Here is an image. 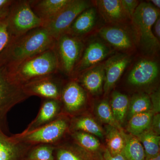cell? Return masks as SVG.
<instances>
[{
    "label": "cell",
    "instance_id": "ac0fdd59",
    "mask_svg": "<svg viewBox=\"0 0 160 160\" xmlns=\"http://www.w3.org/2000/svg\"><path fill=\"white\" fill-rule=\"evenodd\" d=\"M95 3L101 16L110 25H120L130 20L123 9L121 0H98Z\"/></svg>",
    "mask_w": 160,
    "mask_h": 160
},
{
    "label": "cell",
    "instance_id": "d6986e66",
    "mask_svg": "<svg viewBox=\"0 0 160 160\" xmlns=\"http://www.w3.org/2000/svg\"><path fill=\"white\" fill-rule=\"evenodd\" d=\"M96 7H89L83 11L75 19L66 33L81 38L94 28L98 19Z\"/></svg>",
    "mask_w": 160,
    "mask_h": 160
},
{
    "label": "cell",
    "instance_id": "f35d334b",
    "mask_svg": "<svg viewBox=\"0 0 160 160\" xmlns=\"http://www.w3.org/2000/svg\"><path fill=\"white\" fill-rule=\"evenodd\" d=\"M150 3L155 8L159 9L160 8V0H151L149 1Z\"/></svg>",
    "mask_w": 160,
    "mask_h": 160
},
{
    "label": "cell",
    "instance_id": "ffe728a7",
    "mask_svg": "<svg viewBox=\"0 0 160 160\" xmlns=\"http://www.w3.org/2000/svg\"><path fill=\"white\" fill-rule=\"evenodd\" d=\"M70 0H30L32 11L43 24L54 18Z\"/></svg>",
    "mask_w": 160,
    "mask_h": 160
},
{
    "label": "cell",
    "instance_id": "d6a6232c",
    "mask_svg": "<svg viewBox=\"0 0 160 160\" xmlns=\"http://www.w3.org/2000/svg\"><path fill=\"white\" fill-rule=\"evenodd\" d=\"M122 6L128 17L131 20L135 12L140 4L137 0H121Z\"/></svg>",
    "mask_w": 160,
    "mask_h": 160
},
{
    "label": "cell",
    "instance_id": "ba28073f",
    "mask_svg": "<svg viewBox=\"0 0 160 160\" xmlns=\"http://www.w3.org/2000/svg\"><path fill=\"white\" fill-rule=\"evenodd\" d=\"M91 6L90 1L70 0L54 18L44 23L42 27L56 40L66 33L80 13Z\"/></svg>",
    "mask_w": 160,
    "mask_h": 160
},
{
    "label": "cell",
    "instance_id": "4dcf8cb0",
    "mask_svg": "<svg viewBox=\"0 0 160 160\" xmlns=\"http://www.w3.org/2000/svg\"><path fill=\"white\" fill-rule=\"evenodd\" d=\"M96 113L98 118L103 123L123 130L122 126L115 119L110 105L106 100H103L98 103L96 107Z\"/></svg>",
    "mask_w": 160,
    "mask_h": 160
},
{
    "label": "cell",
    "instance_id": "1f68e13d",
    "mask_svg": "<svg viewBox=\"0 0 160 160\" xmlns=\"http://www.w3.org/2000/svg\"><path fill=\"white\" fill-rule=\"evenodd\" d=\"M11 39L6 16L0 18V54Z\"/></svg>",
    "mask_w": 160,
    "mask_h": 160
},
{
    "label": "cell",
    "instance_id": "44dd1931",
    "mask_svg": "<svg viewBox=\"0 0 160 160\" xmlns=\"http://www.w3.org/2000/svg\"><path fill=\"white\" fill-rule=\"evenodd\" d=\"M54 160H92L91 155L72 141L55 146Z\"/></svg>",
    "mask_w": 160,
    "mask_h": 160
},
{
    "label": "cell",
    "instance_id": "7c38bea8",
    "mask_svg": "<svg viewBox=\"0 0 160 160\" xmlns=\"http://www.w3.org/2000/svg\"><path fill=\"white\" fill-rule=\"evenodd\" d=\"M56 74L37 79L23 85L29 97H39L43 99L59 100L64 86Z\"/></svg>",
    "mask_w": 160,
    "mask_h": 160
},
{
    "label": "cell",
    "instance_id": "6da1fadb",
    "mask_svg": "<svg viewBox=\"0 0 160 160\" xmlns=\"http://www.w3.org/2000/svg\"><path fill=\"white\" fill-rule=\"evenodd\" d=\"M55 41L43 27L12 38L0 54V66L10 68L29 58L53 49Z\"/></svg>",
    "mask_w": 160,
    "mask_h": 160
},
{
    "label": "cell",
    "instance_id": "f546056e",
    "mask_svg": "<svg viewBox=\"0 0 160 160\" xmlns=\"http://www.w3.org/2000/svg\"><path fill=\"white\" fill-rule=\"evenodd\" d=\"M55 146L41 144L32 146L24 160H54Z\"/></svg>",
    "mask_w": 160,
    "mask_h": 160
},
{
    "label": "cell",
    "instance_id": "83f0119b",
    "mask_svg": "<svg viewBox=\"0 0 160 160\" xmlns=\"http://www.w3.org/2000/svg\"><path fill=\"white\" fill-rule=\"evenodd\" d=\"M69 135L73 142L91 155L101 148L99 140L93 135L80 131L72 132Z\"/></svg>",
    "mask_w": 160,
    "mask_h": 160
},
{
    "label": "cell",
    "instance_id": "8d00e7d4",
    "mask_svg": "<svg viewBox=\"0 0 160 160\" xmlns=\"http://www.w3.org/2000/svg\"><path fill=\"white\" fill-rule=\"evenodd\" d=\"M155 36L159 41L160 38V19L158 18L153 26L152 29Z\"/></svg>",
    "mask_w": 160,
    "mask_h": 160
},
{
    "label": "cell",
    "instance_id": "9a60e30c",
    "mask_svg": "<svg viewBox=\"0 0 160 160\" xmlns=\"http://www.w3.org/2000/svg\"><path fill=\"white\" fill-rule=\"evenodd\" d=\"M0 124V160H24L32 145L8 136Z\"/></svg>",
    "mask_w": 160,
    "mask_h": 160
},
{
    "label": "cell",
    "instance_id": "d4e9b609",
    "mask_svg": "<svg viewBox=\"0 0 160 160\" xmlns=\"http://www.w3.org/2000/svg\"><path fill=\"white\" fill-rule=\"evenodd\" d=\"M153 114L151 110L132 116L129 119L127 126L129 134L136 137L150 129Z\"/></svg>",
    "mask_w": 160,
    "mask_h": 160
},
{
    "label": "cell",
    "instance_id": "f1b7e54d",
    "mask_svg": "<svg viewBox=\"0 0 160 160\" xmlns=\"http://www.w3.org/2000/svg\"><path fill=\"white\" fill-rule=\"evenodd\" d=\"M152 110V106L149 95L145 93L135 95L129 101L128 116L130 118L132 116Z\"/></svg>",
    "mask_w": 160,
    "mask_h": 160
},
{
    "label": "cell",
    "instance_id": "e575fe53",
    "mask_svg": "<svg viewBox=\"0 0 160 160\" xmlns=\"http://www.w3.org/2000/svg\"><path fill=\"white\" fill-rule=\"evenodd\" d=\"M160 113H154L152 121L151 129L154 132L158 135L160 133Z\"/></svg>",
    "mask_w": 160,
    "mask_h": 160
},
{
    "label": "cell",
    "instance_id": "8992f818",
    "mask_svg": "<svg viewBox=\"0 0 160 160\" xmlns=\"http://www.w3.org/2000/svg\"><path fill=\"white\" fill-rule=\"evenodd\" d=\"M6 18L11 38L43 26V21L35 14L27 0L13 1Z\"/></svg>",
    "mask_w": 160,
    "mask_h": 160
},
{
    "label": "cell",
    "instance_id": "277c9868",
    "mask_svg": "<svg viewBox=\"0 0 160 160\" xmlns=\"http://www.w3.org/2000/svg\"><path fill=\"white\" fill-rule=\"evenodd\" d=\"M70 118L62 114L56 119L45 126L28 132L13 135L17 140L30 144H49L55 146L62 142L67 133H69Z\"/></svg>",
    "mask_w": 160,
    "mask_h": 160
},
{
    "label": "cell",
    "instance_id": "3957f363",
    "mask_svg": "<svg viewBox=\"0 0 160 160\" xmlns=\"http://www.w3.org/2000/svg\"><path fill=\"white\" fill-rule=\"evenodd\" d=\"M159 16V9L149 2H142L132 18L137 42L143 51L149 54H155L159 49V41L152 31L153 25Z\"/></svg>",
    "mask_w": 160,
    "mask_h": 160
},
{
    "label": "cell",
    "instance_id": "2e32d148",
    "mask_svg": "<svg viewBox=\"0 0 160 160\" xmlns=\"http://www.w3.org/2000/svg\"><path fill=\"white\" fill-rule=\"evenodd\" d=\"M62 114L60 100L43 99L36 117L22 133H28L41 128L56 119Z\"/></svg>",
    "mask_w": 160,
    "mask_h": 160
},
{
    "label": "cell",
    "instance_id": "74e56055",
    "mask_svg": "<svg viewBox=\"0 0 160 160\" xmlns=\"http://www.w3.org/2000/svg\"><path fill=\"white\" fill-rule=\"evenodd\" d=\"M13 2L11 0H0V10L8 8Z\"/></svg>",
    "mask_w": 160,
    "mask_h": 160
},
{
    "label": "cell",
    "instance_id": "e0dca14e",
    "mask_svg": "<svg viewBox=\"0 0 160 160\" xmlns=\"http://www.w3.org/2000/svg\"><path fill=\"white\" fill-rule=\"evenodd\" d=\"M105 78V69L102 63L83 72L74 80L86 91L96 95L102 91Z\"/></svg>",
    "mask_w": 160,
    "mask_h": 160
},
{
    "label": "cell",
    "instance_id": "7402d4cb",
    "mask_svg": "<svg viewBox=\"0 0 160 160\" xmlns=\"http://www.w3.org/2000/svg\"><path fill=\"white\" fill-rule=\"evenodd\" d=\"M69 131V132H84L102 139L104 137V131L99 125L92 118L83 115H78L70 118Z\"/></svg>",
    "mask_w": 160,
    "mask_h": 160
},
{
    "label": "cell",
    "instance_id": "603a6c76",
    "mask_svg": "<svg viewBox=\"0 0 160 160\" xmlns=\"http://www.w3.org/2000/svg\"><path fill=\"white\" fill-rule=\"evenodd\" d=\"M125 132L123 130L107 125L105 136L107 149L112 156L121 153L125 144Z\"/></svg>",
    "mask_w": 160,
    "mask_h": 160
},
{
    "label": "cell",
    "instance_id": "cb8c5ba5",
    "mask_svg": "<svg viewBox=\"0 0 160 160\" xmlns=\"http://www.w3.org/2000/svg\"><path fill=\"white\" fill-rule=\"evenodd\" d=\"M129 103V98L126 95L117 91L112 95L109 105L115 119L121 126L125 122L128 113Z\"/></svg>",
    "mask_w": 160,
    "mask_h": 160
},
{
    "label": "cell",
    "instance_id": "8fae6325",
    "mask_svg": "<svg viewBox=\"0 0 160 160\" xmlns=\"http://www.w3.org/2000/svg\"><path fill=\"white\" fill-rule=\"evenodd\" d=\"M60 100L62 113L72 117L79 115L84 109L87 101V94L77 81L71 79L64 85Z\"/></svg>",
    "mask_w": 160,
    "mask_h": 160
},
{
    "label": "cell",
    "instance_id": "30bf717a",
    "mask_svg": "<svg viewBox=\"0 0 160 160\" xmlns=\"http://www.w3.org/2000/svg\"><path fill=\"white\" fill-rule=\"evenodd\" d=\"M100 37L113 49L127 53L133 51L137 43L136 35L120 25H110L99 30Z\"/></svg>",
    "mask_w": 160,
    "mask_h": 160
},
{
    "label": "cell",
    "instance_id": "5b68a950",
    "mask_svg": "<svg viewBox=\"0 0 160 160\" xmlns=\"http://www.w3.org/2000/svg\"><path fill=\"white\" fill-rule=\"evenodd\" d=\"M85 44L81 38L65 33L55 41L53 49L57 59L58 71L72 78L81 58Z\"/></svg>",
    "mask_w": 160,
    "mask_h": 160
},
{
    "label": "cell",
    "instance_id": "d590c367",
    "mask_svg": "<svg viewBox=\"0 0 160 160\" xmlns=\"http://www.w3.org/2000/svg\"><path fill=\"white\" fill-rule=\"evenodd\" d=\"M103 158V160H126L122 153L112 156L107 149L104 151Z\"/></svg>",
    "mask_w": 160,
    "mask_h": 160
},
{
    "label": "cell",
    "instance_id": "9c48e42d",
    "mask_svg": "<svg viewBox=\"0 0 160 160\" xmlns=\"http://www.w3.org/2000/svg\"><path fill=\"white\" fill-rule=\"evenodd\" d=\"M111 47L100 39H95L84 47L82 54L76 66L72 79L83 72L102 63L112 52Z\"/></svg>",
    "mask_w": 160,
    "mask_h": 160
},
{
    "label": "cell",
    "instance_id": "484cf974",
    "mask_svg": "<svg viewBox=\"0 0 160 160\" xmlns=\"http://www.w3.org/2000/svg\"><path fill=\"white\" fill-rule=\"evenodd\" d=\"M125 144L121 153L126 160H145L146 154L142 145L134 136L125 133Z\"/></svg>",
    "mask_w": 160,
    "mask_h": 160
},
{
    "label": "cell",
    "instance_id": "52a82bcc",
    "mask_svg": "<svg viewBox=\"0 0 160 160\" xmlns=\"http://www.w3.org/2000/svg\"><path fill=\"white\" fill-rule=\"evenodd\" d=\"M29 98L22 85L15 79L6 67L0 66V124L5 128L9 110Z\"/></svg>",
    "mask_w": 160,
    "mask_h": 160
},
{
    "label": "cell",
    "instance_id": "7a4b0ae2",
    "mask_svg": "<svg viewBox=\"0 0 160 160\" xmlns=\"http://www.w3.org/2000/svg\"><path fill=\"white\" fill-rule=\"evenodd\" d=\"M6 69L15 79L22 86L37 79L56 74L58 71L57 59L53 49Z\"/></svg>",
    "mask_w": 160,
    "mask_h": 160
},
{
    "label": "cell",
    "instance_id": "4fadbf2b",
    "mask_svg": "<svg viewBox=\"0 0 160 160\" xmlns=\"http://www.w3.org/2000/svg\"><path fill=\"white\" fill-rule=\"evenodd\" d=\"M159 70L157 62L151 58H144L138 61L132 68L127 82L133 87L149 86L157 79Z\"/></svg>",
    "mask_w": 160,
    "mask_h": 160
},
{
    "label": "cell",
    "instance_id": "60d3db41",
    "mask_svg": "<svg viewBox=\"0 0 160 160\" xmlns=\"http://www.w3.org/2000/svg\"><path fill=\"white\" fill-rule=\"evenodd\" d=\"M145 160H160V154L158 155L155 157L146 158Z\"/></svg>",
    "mask_w": 160,
    "mask_h": 160
},
{
    "label": "cell",
    "instance_id": "4316f807",
    "mask_svg": "<svg viewBox=\"0 0 160 160\" xmlns=\"http://www.w3.org/2000/svg\"><path fill=\"white\" fill-rule=\"evenodd\" d=\"M142 145L146 159L156 157L160 154V137L149 129L136 136Z\"/></svg>",
    "mask_w": 160,
    "mask_h": 160
},
{
    "label": "cell",
    "instance_id": "5bb4252c",
    "mask_svg": "<svg viewBox=\"0 0 160 160\" xmlns=\"http://www.w3.org/2000/svg\"><path fill=\"white\" fill-rule=\"evenodd\" d=\"M131 62V58L126 53H117L109 57L104 63L105 72L103 90L105 94L112 89Z\"/></svg>",
    "mask_w": 160,
    "mask_h": 160
},
{
    "label": "cell",
    "instance_id": "836d02e7",
    "mask_svg": "<svg viewBox=\"0 0 160 160\" xmlns=\"http://www.w3.org/2000/svg\"><path fill=\"white\" fill-rule=\"evenodd\" d=\"M152 111L154 113H159L160 110V94L159 90L152 92L150 96Z\"/></svg>",
    "mask_w": 160,
    "mask_h": 160
},
{
    "label": "cell",
    "instance_id": "ab89813d",
    "mask_svg": "<svg viewBox=\"0 0 160 160\" xmlns=\"http://www.w3.org/2000/svg\"><path fill=\"white\" fill-rule=\"evenodd\" d=\"M9 7L0 10V18L4 17L7 15L9 12Z\"/></svg>",
    "mask_w": 160,
    "mask_h": 160
}]
</instances>
